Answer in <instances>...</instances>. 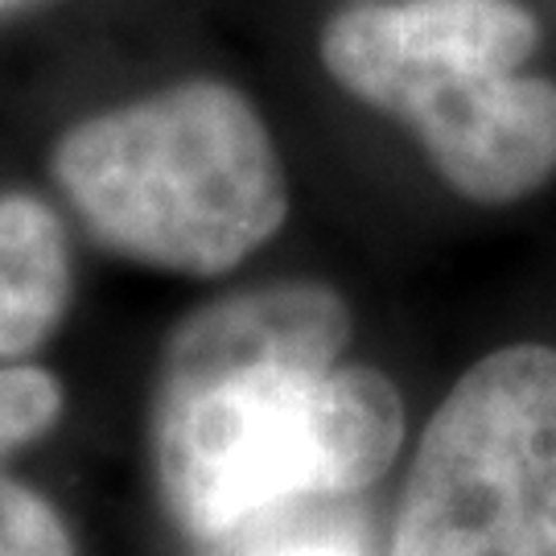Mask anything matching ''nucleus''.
I'll return each mask as SVG.
<instances>
[{"label":"nucleus","mask_w":556,"mask_h":556,"mask_svg":"<svg viewBox=\"0 0 556 556\" xmlns=\"http://www.w3.org/2000/svg\"><path fill=\"white\" fill-rule=\"evenodd\" d=\"M351 301L326 280H264L190 309L161 342L149 466L161 511L194 544L248 519L355 498L396 466L404 396L346 363Z\"/></svg>","instance_id":"nucleus-1"},{"label":"nucleus","mask_w":556,"mask_h":556,"mask_svg":"<svg viewBox=\"0 0 556 556\" xmlns=\"http://www.w3.org/2000/svg\"><path fill=\"white\" fill-rule=\"evenodd\" d=\"M50 178L103 252L194 280L252 260L293 206L268 124L223 79H181L71 124Z\"/></svg>","instance_id":"nucleus-2"},{"label":"nucleus","mask_w":556,"mask_h":556,"mask_svg":"<svg viewBox=\"0 0 556 556\" xmlns=\"http://www.w3.org/2000/svg\"><path fill=\"white\" fill-rule=\"evenodd\" d=\"M540 21L516 0H358L321 25L326 75L404 124L438 178L511 206L556 178V79L528 71Z\"/></svg>","instance_id":"nucleus-3"},{"label":"nucleus","mask_w":556,"mask_h":556,"mask_svg":"<svg viewBox=\"0 0 556 556\" xmlns=\"http://www.w3.org/2000/svg\"><path fill=\"white\" fill-rule=\"evenodd\" d=\"M388 556H556V346L466 367L420 433Z\"/></svg>","instance_id":"nucleus-4"},{"label":"nucleus","mask_w":556,"mask_h":556,"mask_svg":"<svg viewBox=\"0 0 556 556\" xmlns=\"http://www.w3.org/2000/svg\"><path fill=\"white\" fill-rule=\"evenodd\" d=\"M75 260L62 215L38 194H0V363H21L62 330Z\"/></svg>","instance_id":"nucleus-5"},{"label":"nucleus","mask_w":556,"mask_h":556,"mask_svg":"<svg viewBox=\"0 0 556 556\" xmlns=\"http://www.w3.org/2000/svg\"><path fill=\"white\" fill-rule=\"evenodd\" d=\"M206 556H371L363 523L346 511V498L293 503L248 519L231 536L202 544Z\"/></svg>","instance_id":"nucleus-6"},{"label":"nucleus","mask_w":556,"mask_h":556,"mask_svg":"<svg viewBox=\"0 0 556 556\" xmlns=\"http://www.w3.org/2000/svg\"><path fill=\"white\" fill-rule=\"evenodd\" d=\"M66 417V388L38 363H0V462L46 441Z\"/></svg>","instance_id":"nucleus-7"},{"label":"nucleus","mask_w":556,"mask_h":556,"mask_svg":"<svg viewBox=\"0 0 556 556\" xmlns=\"http://www.w3.org/2000/svg\"><path fill=\"white\" fill-rule=\"evenodd\" d=\"M0 556H83L59 503L9 470H0Z\"/></svg>","instance_id":"nucleus-8"},{"label":"nucleus","mask_w":556,"mask_h":556,"mask_svg":"<svg viewBox=\"0 0 556 556\" xmlns=\"http://www.w3.org/2000/svg\"><path fill=\"white\" fill-rule=\"evenodd\" d=\"M41 0H0V17H13V13H25V9H34Z\"/></svg>","instance_id":"nucleus-9"}]
</instances>
